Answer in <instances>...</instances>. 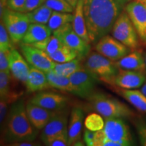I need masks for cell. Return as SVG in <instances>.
<instances>
[{
	"label": "cell",
	"mask_w": 146,
	"mask_h": 146,
	"mask_svg": "<svg viewBox=\"0 0 146 146\" xmlns=\"http://www.w3.org/2000/svg\"><path fill=\"white\" fill-rule=\"evenodd\" d=\"M31 45H33L40 50L44 51L45 52L50 55L64 45L58 36L52 34L50 36L47 37L46 39L42 40L41 41L36 42L35 43L31 44Z\"/></svg>",
	"instance_id": "f1b7e54d"
},
{
	"label": "cell",
	"mask_w": 146,
	"mask_h": 146,
	"mask_svg": "<svg viewBox=\"0 0 146 146\" xmlns=\"http://www.w3.org/2000/svg\"><path fill=\"white\" fill-rule=\"evenodd\" d=\"M138 139L141 145L146 146V122L138 119L135 123Z\"/></svg>",
	"instance_id": "836d02e7"
},
{
	"label": "cell",
	"mask_w": 146,
	"mask_h": 146,
	"mask_svg": "<svg viewBox=\"0 0 146 146\" xmlns=\"http://www.w3.org/2000/svg\"><path fill=\"white\" fill-rule=\"evenodd\" d=\"M47 146H67L69 145L68 131L55 137L45 144Z\"/></svg>",
	"instance_id": "e575fe53"
},
{
	"label": "cell",
	"mask_w": 146,
	"mask_h": 146,
	"mask_svg": "<svg viewBox=\"0 0 146 146\" xmlns=\"http://www.w3.org/2000/svg\"><path fill=\"white\" fill-rule=\"evenodd\" d=\"M145 81V72L119 68V72L109 83L114 84L122 89H136L141 88Z\"/></svg>",
	"instance_id": "4fadbf2b"
},
{
	"label": "cell",
	"mask_w": 146,
	"mask_h": 146,
	"mask_svg": "<svg viewBox=\"0 0 146 146\" xmlns=\"http://www.w3.org/2000/svg\"><path fill=\"white\" fill-rule=\"evenodd\" d=\"M73 145H75V146H82V145H84V143L83 142H82L81 140H78L77 141H76L75 143L73 144Z\"/></svg>",
	"instance_id": "f6af8a7d"
},
{
	"label": "cell",
	"mask_w": 146,
	"mask_h": 146,
	"mask_svg": "<svg viewBox=\"0 0 146 146\" xmlns=\"http://www.w3.org/2000/svg\"><path fill=\"white\" fill-rule=\"evenodd\" d=\"M115 1H116L117 2L120 3V4H122L123 5H125L126 4H127L129 2H130L131 0H115Z\"/></svg>",
	"instance_id": "b9f144b4"
},
{
	"label": "cell",
	"mask_w": 146,
	"mask_h": 146,
	"mask_svg": "<svg viewBox=\"0 0 146 146\" xmlns=\"http://www.w3.org/2000/svg\"><path fill=\"white\" fill-rule=\"evenodd\" d=\"M145 122H146V121H145Z\"/></svg>",
	"instance_id": "c3c4849f"
},
{
	"label": "cell",
	"mask_w": 146,
	"mask_h": 146,
	"mask_svg": "<svg viewBox=\"0 0 146 146\" xmlns=\"http://www.w3.org/2000/svg\"><path fill=\"white\" fill-rule=\"evenodd\" d=\"M123 6L115 0H83V13L90 43L96 45L112 31Z\"/></svg>",
	"instance_id": "6da1fadb"
},
{
	"label": "cell",
	"mask_w": 146,
	"mask_h": 146,
	"mask_svg": "<svg viewBox=\"0 0 146 146\" xmlns=\"http://www.w3.org/2000/svg\"><path fill=\"white\" fill-rule=\"evenodd\" d=\"M50 58L56 63H64L76 59L78 57V53L66 45H63L52 54H50Z\"/></svg>",
	"instance_id": "f546056e"
},
{
	"label": "cell",
	"mask_w": 146,
	"mask_h": 146,
	"mask_svg": "<svg viewBox=\"0 0 146 146\" xmlns=\"http://www.w3.org/2000/svg\"><path fill=\"white\" fill-rule=\"evenodd\" d=\"M53 12L54 11L52 9L45 4H43L37 8L35 9L34 10L27 12L26 14L31 23L47 25Z\"/></svg>",
	"instance_id": "484cf974"
},
{
	"label": "cell",
	"mask_w": 146,
	"mask_h": 146,
	"mask_svg": "<svg viewBox=\"0 0 146 146\" xmlns=\"http://www.w3.org/2000/svg\"><path fill=\"white\" fill-rule=\"evenodd\" d=\"M115 64L120 69L140 71L145 73L144 56L139 51L135 50L129 53L121 59L115 62Z\"/></svg>",
	"instance_id": "ffe728a7"
},
{
	"label": "cell",
	"mask_w": 146,
	"mask_h": 146,
	"mask_svg": "<svg viewBox=\"0 0 146 146\" xmlns=\"http://www.w3.org/2000/svg\"><path fill=\"white\" fill-rule=\"evenodd\" d=\"M125 10L131 18L139 39L146 45V7L137 0H133L126 5Z\"/></svg>",
	"instance_id": "7c38bea8"
},
{
	"label": "cell",
	"mask_w": 146,
	"mask_h": 146,
	"mask_svg": "<svg viewBox=\"0 0 146 146\" xmlns=\"http://www.w3.org/2000/svg\"><path fill=\"white\" fill-rule=\"evenodd\" d=\"M29 101L44 108L50 110L59 111L66 107L68 98L58 93L43 91L35 95Z\"/></svg>",
	"instance_id": "5bb4252c"
},
{
	"label": "cell",
	"mask_w": 146,
	"mask_h": 146,
	"mask_svg": "<svg viewBox=\"0 0 146 146\" xmlns=\"http://www.w3.org/2000/svg\"><path fill=\"white\" fill-rule=\"evenodd\" d=\"M8 104L6 100L3 99H1L0 100V123H1V125H2V124L4 123L8 115Z\"/></svg>",
	"instance_id": "ab89813d"
},
{
	"label": "cell",
	"mask_w": 146,
	"mask_h": 146,
	"mask_svg": "<svg viewBox=\"0 0 146 146\" xmlns=\"http://www.w3.org/2000/svg\"><path fill=\"white\" fill-rule=\"evenodd\" d=\"M1 21L4 24L14 43L22 41L31 23L26 13L8 8H5L3 11Z\"/></svg>",
	"instance_id": "8992f818"
},
{
	"label": "cell",
	"mask_w": 146,
	"mask_h": 146,
	"mask_svg": "<svg viewBox=\"0 0 146 146\" xmlns=\"http://www.w3.org/2000/svg\"><path fill=\"white\" fill-rule=\"evenodd\" d=\"M97 137V131H92L85 129L84 131L83 141L87 146H95Z\"/></svg>",
	"instance_id": "74e56055"
},
{
	"label": "cell",
	"mask_w": 146,
	"mask_h": 146,
	"mask_svg": "<svg viewBox=\"0 0 146 146\" xmlns=\"http://www.w3.org/2000/svg\"><path fill=\"white\" fill-rule=\"evenodd\" d=\"M26 0H7L6 8L25 13Z\"/></svg>",
	"instance_id": "8d00e7d4"
},
{
	"label": "cell",
	"mask_w": 146,
	"mask_h": 146,
	"mask_svg": "<svg viewBox=\"0 0 146 146\" xmlns=\"http://www.w3.org/2000/svg\"><path fill=\"white\" fill-rule=\"evenodd\" d=\"M95 50L99 54L116 62L130 53L129 47L108 35L101 38L95 45Z\"/></svg>",
	"instance_id": "9c48e42d"
},
{
	"label": "cell",
	"mask_w": 146,
	"mask_h": 146,
	"mask_svg": "<svg viewBox=\"0 0 146 146\" xmlns=\"http://www.w3.org/2000/svg\"><path fill=\"white\" fill-rule=\"evenodd\" d=\"M68 118L67 114L58 111L46 126L42 129L41 139L43 143H47L50 140L62 133L68 131Z\"/></svg>",
	"instance_id": "9a60e30c"
},
{
	"label": "cell",
	"mask_w": 146,
	"mask_h": 146,
	"mask_svg": "<svg viewBox=\"0 0 146 146\" xmlns=\"http://www.w3.org/2000/svg\"><path fill=\"white\" fill-rule=\"evenodd\" d=\"M23 55L12 47L10 55V70L12 76L18 81L26 83L28 78L30 65Z\"/></svg>",
	"instance_id": "e0dca14e"
},
{
	"label": "cell",
	"mask_w": 146,
	"mask_h": 146,
	"mask_svg": "<svg viewBox=\"0 0 146 146\" xmlns=\"http://www.w3.org/2000/svg\"><path fill=\"white\" fill-rule=\"evenodd\" d=\"M4 123L3 139L7 143L34 141L38 135L39 130L32 125L27 116L24 100L12 104Z\"/></svg>",
	"instance_id": "7a4b0ae2"
},
{
	"label": "cell",
	"mask_w": 146,
	"mask_h": 146,
	"mask_svg": "<svg viewBox=\"0 0 146 146\" xmlns=\"http://www.w3.org/2000/svg\"><path fill=\"white\" fill-rule=\"evenodd\" d=\"M67 1H68V2L70 3L74 8H75V7H76V4H77L78 0H67Z\"/></svg>",
	"instance_id": "ee69618b"
},
{
	"label": "cell",
	"mask_w": 146,
	"mask_h": 146,
	"mask_svg": "<svg viewBox=\"0 0 146 146\" xmlns=\"http://www.w3.org/2000/svg\"><path fill=\"white\" fill-rule=\"evenodd\" d=\"M83 68L79 59H74L64 63H56L52 71L58 74L69 77L73 73Z\"/></svg>",
	"instance_id": "4316f807"
},
{
	"label": "cell",
	"mask_w": 146,
	"mask_h": 146,
	"mask_svg": "<svg viewBox=\"0 0 146 146\" xmlns=\"http://www.w3.org/2000/svg\"><path fill=\"white\" fill-rule=\"evenodd\" d=\"M29 93H34L50 88L46 72L30 65V70L25 83Z\"/></svg>",
	"instance_id": "d6986e66"
},
{
	"label": "cell",
	"mask_w": 146,
	"mask_h": 146,
	"mask_svg": "<svg viewBox=\"0 0 146 146\" xmlns=\"http://www.w3.org/2000/svg\"><path fill=\"white\" fill-rule=\"evenodd\" d=\"M44 4L53 11L72 13L74 8L67 0H45Z\"/></svg>",
	"instance_id": "1f68e13d"
},
{
	"label": "cell",
	"mask_w": 146,
	"mask_h": 146,
	"mask_svg": "<svg viewBox=\"0 0 146 146\" xmlns=\"http://www.w3.org/2000/svg\"><path fill=\"white\" fill-rule=\"evenodd\" d=\"M72 21L73 14L72 13L54 11L47 25L53 33L54 31L61 28L66 24L72 23Z\"/></svg>",
	"instance_id": "83f0119b"
},
{
	"label": "cell",
	"mask_w": 146,
	"mask_h": 146,
	"mask_svg": "<svg viewBox=\"0 0 146 146\" xmlns=\"http://www.w3.org/2000/svg\"><path fill=\"white\" fill-rule=\"evenodd\" d=\"M12 74L10 71H0V97L8 103L17 101L18 95L11 92Z\"/></svg>",
	"instance_id": "d4e9b609"
},
{
	"label": "cell",
	"mask_w": 146,
	"mask_h": 146,
	"mask_svg": "<svg viewBox=\"0 0 146 146\" xmlns=\"http://www.w3.org/2000/svg\"><path fill=\"white\" fill-rule=\"evenodd\" d=\"M10 145H12V146H35V145H38V144L33 143V141H23V142H18V143L10 144Z\"/></svg>",
	"instance_id": "60d3db41"
},
{
	"label": "cell",
	"mask_w": 146,
	"mask_h": 146,
	"mask_svg": "<svg viewBox=\"0 0 146 146\" xmlns=\"http://www.w3.org/2000/svg\"><path fill=\"white\" fill-rule=\"evenodd\" d=\"M45 0H26L25 2V13L31 12L41 5L44 4Z\"/></svg>",
	"instance_id": "f35d334b"
},
{
	"label": "cell",
	"mask_w": 146,
	"mask_h": 146,
	"mask_svg": "<svg viewBox=\"0 0 146 146\" xmlns=\"http://www.w3.org/2000/svg\"><path fill=\"white\" fill-rule=\"evenodd\" d=\"M69 78L74 87V95L86 99L95 93V87L99 81L85 68L73 73Z\"/></svg>",
	"instance_id": "8fae6325"
},
{
	"label": "cell",
	"mask_w": 146,
	"mask_h": 146,
	"mask_svg": "<svg viewBox=\"0 0 146 146\" xmlns=\"http://www.w3.org/2000/svg\"><path fill=\"white\" fill-rule=\"evenodd\" d=\"M12 39L5 28L4 24L1 21L0 24V50H10L12 47Z\"/></svg>",
	"instance_id": "d6a6232c"
},
{
	"label": "cell",
	"mask_w": 146,
	"mask_h": 146,
	"mask_svg": "<svg viewBox=\"0 0 146 146\" xmlns=\"http://www.w3.org/2000/svg\"><path fill=\"white\" fill-rule=\"evenodd\" d=\"M10 50H0V71H10L9 67Z\"/></svg>",
	"instance_id": "d590c367"
},
{
	"label": "cell",
	"mask_w": 146,
	"mask_h": 146,
	"mask_svg": "<svg viewBox=\"0 0 146 146\" xmlns=\"http://www.w3.org/2000/svg\"><path fill=\"white\" fill-rule=\"evenodd\" d=\"M144 60H145V71L146 73V54L144 55Z\"/></svg>",
	"instance_id": "7dc6e473"
},
{
	"label": "cell",
	"mask_w": 146,
	"mask_h": 146,
	"mask_svg": "<svg viewBox=\"0 0 146 146\" xmlns=\"http://www.w3.org/2000/svg\"><path fill=\"white\" fill-rule=\"evenodd\" d=\"M105 120L102 115L91 113L85 118L84 125L86 129L92 131H98L103 129L104 127Z\"/></svg>",
	"instance_id": "4dcf8cb0"
},
{
	"label": "cell",
	"mask_w": 146,
	"mask_h": 146,
	"mask_svg": "<svg viewBox=\"0 0 146 146\" xmlns=\"http://www.w3.org/2000/svg\"><path fill=\"white\" fill-rule=\"evenodd\" d=\"M97 112L106 118H129L133 112L125 104L101 93H94L87 98Z\"/></svg>",
	"instance_id": "3957f363"
},
{
	"label": "cell",
	"mask_w": 146,
	"mask_h": 146,
	"mask_svg": "<svg viewBox=\"0 0 146 146\" xmlns=\"http://www.w3.org/2000/svg\"><path fill=\"white\" fill-rule=\"evenodd\" d=\"M85 122V115L81 108H73L71 110L68 123V135L69 145L81 139L82 129Z\"/></svg>",
	"instance_id": "ac0fdd59"
},
{
	"label": "cell",
	"mask_w": 146,
	"mask_h": 146,
	"mask_svg": "<svg viewBox=\"0 0 146 146\" xmlns=\"http://www.w3.org/2000/svg\"><path fill=\"white\" fill-rule=\"evenodd\" d=\"M118 93L137 110L146 113V96L141 90L120 88Z\"/></svg>",
	"instance_id": "603a6c76"
},
{
	"label": "cell",
	"mask_w": 146,
	"mask_h": 146,
	"mask_svg": "<svg viewBox=\"0 0 146 146\" xmlns=\"http://www.w3.org/2000/svg\"><path fill=\"white\" fill-rule=\"evenodd\" d=\"M46 75L50 87L74 95V89L69 77L56 74L52 70L46 72Z\"/></svg>",
	"instance_id": "cb8c5ba5"
},
{
	"label": "cell",
	"mask_w": 146,
	"mask_h": 146,
	"mask_svg": "<svg viewBox=\"0 0 146 146\" xmlns=\"http://www.w3.org/2000/svg\"><path fill=\"white\" fill-rule=\"evenodd\" d=\"M52 33V31L47 25L30 23L21 42L25 44L31 45L46 39Z\"/></svg>",
	"instance_id": "44dd1931"
},
{
	"label": "cell",
	"mask_w": 146,
	"mask_h": 146,
	"mask_svg": "<svg viewBox=\"0 0 146 146\" xmlns=\"http://www.w3.org/2000/svg\"><path fill=\"white\" fill-rule=\"evenodd\" d=\"M137 1H140L142 4H143L146 7V0H137Z\"/></svg>",
	"instance_id": "bcb514c9"
},
{
	"label": "cell",
	"mask_w": 146,
	"mask_h": 146,
	"mask_svg": "<svg viewBox=\"0 0 146 146\" xmlns=\"http://www.w3.org/2000/svg\"><path fill=\"white\" fill-rule=\"evenodd\" d=\"M62 41L64 45L73 49L78 53V57L87 56L90 52V43L78 35L73 29L72 23H68L54 31L53 33Z\"/></svg>",
	"instance_id": "ba28073f"
},
{
	"label": "cell",
	"mask_w": 146,
	"mask_h": 146,
	"mask_svg": "<svg viewBox=\"0 0 146 146\" xmlns=\"http://www.w3.org/2000/svg\"><path fill=\"white\" fill-rule=\"evenodd\" d=\"M112 35L115 39L131 50H137L139 47V37L125 10L122 12L115 22L112 29Z\"/></svg>",
	"instance_id": "5b68a950"
},
{
	"label": "cell",
	"mask_w": 146,
	"mask_h": 146,
	"mask_svg": "<svg viewBox=\"0 0 146 146\" xmlns=\"http://www.w3.org/2000/svg\"><path fill=\"white\" fill-rule=\"evenodd\" d=\"M140 90H141V92L146 96V81H145V83H143V85L141 86Z\"/></svg>",
	"instance_id": "7bdbcfd3"
},
{
	"label": "cell",
	"mask_w": 146,
	"mask_h": 146,
	"mask_svg": "<svg viewBox=\"0 0 146 146\" xmlns=\"http://www.w3.org/2000/svg\"><path fill=\"white\" fill-rule=\"evenodd\" d=\"M22 54L29 65L47 72L53 70L56 62L50 58V55L44 51L33 45L22 43L21 45Z\"/></svg>",
	"instance_id": "30bf717a"
},
{
	"label": "cell",
	"mask_w": 146,
	"mask_h": 146,
	"mask_svg": "<svg viewBox=\"0 0 146 146\" xmlns=\"http://www.w3.org/2000/svg\"><path fill=\"white\" fill-rule=\"evenodd\" d=\"M26 110L29 120L38 130L43 129L58 112L44 108L30 101L26 104Z\"/></svg>",
	"instance_id": "2e32d148"
},
{
	"label": "cell",
	"mask_w": 146,
	"mask_h": 146,
	"mask_svg": "<svg viewBox=\"0 0 146 146\" xmlns=\"http://www.w3.org/2000/svg\"><path fill=\"white\" fill-rule=\"evenodd\" d=\"M72 25L73 29L78 35H79L87 43H91L88 31H87L86 22H85V16H84L83 0H78L77 4L74 8Z\"/></svg>",
	"instance_id": "7402d4cb"
},
{
	"label": "cell",
	"mask_w": 146,
	"mask_h": 146,
	"mask_svg": "<svg viewBox=\"0 0 146 146\" xmlns=\"http://www.w3.org/2000/svg\"><path fill=\"white\" fill-rule=\"evenodd\" d=\"M85 68L98 80H102L108 83L119 72V68L116 66L115 62L97 52L89 55Z\"/></svg>",
	"instance_id": "277c9868"
},
{
	"label": "cell",
	"mask_w": 146,
	"mask_h": 146,
	"mask_svg": "<svg viewBox=\"0 0 146 146\" xmlns=\"http://www.w3.org/2000/svg\"><path fill=\"white\" fill-rule=\"evenodd\" d=\"M104 127L97 131L96 144L102 139L116 141H127L133 144L130 129L123 118H106Z\"/></svg>",
	"instance_id": "52a82bcc"
}]
</instances>
